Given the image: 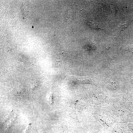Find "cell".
<instances>
[{
	"instance_id": "cell-1",
	"label": "cell",
	"mask_w": 133,
	"mask_h": 133,
	"mask_svg": "<svg viewBox=\"0 0 133 133\" xmlns=\"http://www.w3.org/2000/svg\"><path fill=\"white\" fill-rule=\"evenodd\" d=\"M24 91V89L22 85L18 84L15 86L12 91V92L15 94H21Z\"/></svg>"
},
{
	"instance_id": "cell-2",
	"label": "cell",
	"mask_w": 133,
	"mask_h": 133,
	"mask_svg": "<svg viewBox=\"0 0 133 133\" xmlns=\"http://www.w3.org/2000/svg\"><path fill=\"white\" fill-rule=\"evenodd\" d=\"M121 49L129 51L133 54V45H123L121 47Z\"/></svg>"
},
{
	"instance_id": "cell-3",
	"label": "cell",
	"mask_w": 133,
	"mask_h": 133,
	"mask_svg": "<svg viewBox=\"0 0 133 133\" xmlns=\"http://www.w3.org/2000/svg\"><path fill=\"white\" fill-rule=\"evenodd\" d=\"M127 26L126 24H122L119 26V29L121 31L125 29L127 27Z\"/></svg>"
},
{
	"instance_id": "cell-4",
	"label": "cell",
	"mask_w": 133,
	"mask_h": 133,
	"mask_svg": "<svg viewBox=\"0 0 133 133\" xmlns=\"http://www.w3.org/2000/svg\"><path fill=\"white\" fill-rule=\"evenodd\" d=\"M128 81L130 83H133V76L128 79Z\"/></svg>"
}]
</instances>
